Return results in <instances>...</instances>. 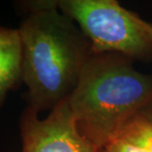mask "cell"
<instances>
[{
	"label": "cell",
	"mask_w": 152,
	"mask_h": 152,
	"mask_svg": "<svg viewBox=\"0 0 152 152\" xmlns=\"http://www.w3.org/2000/svg\"><path fill=\"white\" fill-rule=\"evenodd\" d=\"M21 77L22 48L19 31L0 26V107Z\"/></svg>",
	"instance_id": "obj_5"
},
{
	"label": "cell",
	"mask_w": 152,
	"mask_h": 152,
	"mask_svg": "<svg viewBox=\"0 0 152 152\" xmlns=\"http://www.w3.org/2000/svg\"><path fill=\"white\" fill-rule=\"evenodd\" d=\"M140 113L142 114L145 118H146L147 119L152 123V103L147 106L145 109H143Z\"/></svg>",
	"instance_id": "obj_8"
},
{
	"label": "cell",
	"mask_w": 152,
	"mask_h": 152,
	"mask_svg": "<svg viewBox=\"0 0 152 152\" xmlns=\"http://www.w3.org/2000/svg\"><path fill=\"white\" fill-rule=\"evenodd\" d=\"M80 132L101 149L152 103V75L116 53H92L68 98Z\"/></svg>",
	"instance_id": "obj_2"
},
{
	"label": "cell",
	"mask_w": 152,
	"mask_h": 152,
	"mask_svg": "<svg viewBox=\"0 0 152 152\" xmlns=\"http://www.w3.org/2000/svg\"><path fill=\"white\" fill-rule=\"evenodd\" d=\"M26 16L18 28L22 48L21 80L28 106L51 111L69 97L92 53L91 44L58 0L22 4Z\"/></svg>",
	"instance_id": "obj_1"
},
{
	"label": "cell",
	"mask_w": 152,
	"mask_h": 152,
	"mask_svg": "<svg viewBox=\"0 0 152 152\" xmlns=\"http://www.w3.org/2000/svg\"><path fill=\"white\" fill-rule=\"evenodd\" d=\"M118 138L152 152V123L142 114H137L126 124Z\"/></svg>",
	"instance_id": "obj_6"
},
{
	"label": "cell",
	"mask_w": 152,
	"mask_h": 152,
	"mask_svg": "<svg viewBox=\"0 0 152 152\" xmlns=\"http://www.w3.org/2000/svg\"><path fill=\"white\" fill-rule=\"evenodd\" d=\"M98 152H147L121 138H117L105 146L99 149Z\"/></svg>",
	"instance_id": "obj_7"
},
{
	"label": "cell",
	"mask_w": 152,
	"mask_h": 152,
	"mask_svg": "<svg viewBox=\"0 0 152 152\" xmlns=\"http://www.w3.org/2000/svg\"><path fill=\"white\" fill-rule=\"evenodd\" d=\"M27 106L20 118L22 152H98L80 132L68 99L52 109L45 118Z\"/></svg>",
	"instance_id": "obj_4"
},
{
	"label": "cell",
	"mask_w": 152,
	"mask_h": 152,
	"mask_svg": "<svg viewBox=\"0 0 152 152\" xmlns=\"http://www.w3.org/2000/svg\"><path fill=\"white\" fill-rule=\"evenodd\" d=\"M58 5L86 35L92 53H116L134 62L152 61V23L119 2L58 0Z\"/></svg>",
	"instance_id": "obj_3"
}]
</instances>
